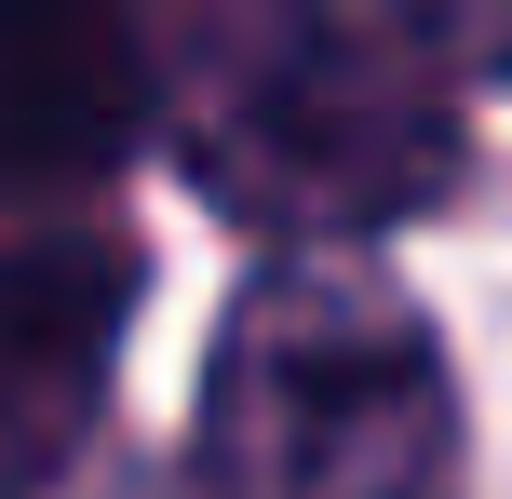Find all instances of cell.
Wrapping results in <instances>:
<instances>
[{"label": "cell", "mask_w": 512, "mask_h": 499, "mask_svg": "<svg viewBox=\"0 0 512 499\" xmlns=\"http://www.w3.org/2000/svg\"><path fill=\"white\" fill-rule=\"evenodd\" d=\"M176 162L270 243H364L459 189L472 135L445 68L337 0H230L176 81Z\"/></svg>", "instance_id": "cell-1"}, {"label": "cell", "mask_w": 512, "mask_h": 499, "mask_svg": "<svg viewBox=\"0 0 512 499\" xmlns=\"http://www.w3.org/2000/svg\"><path fill=\"white\" fill-rule=\"evenodd\" d=\"M216 499H459V378L405 284L337 257L256 270L203 365Z\"/></svg>", "instance_id": "cell-2"}, {"label": "cell", "mask_w": 512, "mask_h": 499, "mask_svg": "<svg viewBox=\"0 0 512 499\" xmlns=\"http://www.w3.org/2000/svg\"><path fill=\"white\" fill-rule=\"evenodd\" d=\"M135 243L108 216H27L0 230V499H54L122 365Z\"/></svg>", "instance_id": "cell-3"}, {"label": "cell", "mask_w": 512, "mask_h": 499, "mask_svg": "<svg viewBox=\"0 0 512 499\" xmlns=\"http://www.w3.org/2000/svg\"><path fill=\"white\" fill-rule=\"evenodd\" d=\"M162 122L149 0H0V203H81Z\"/></svg>", "instance_id": "cell-4"}, {"label": "cell", "mask_w": 512, "mask_h": 499, "mask_svg": "<svg viewBox=\"0 0 512 499\" xmlns=\"http://www.w3.org/2000/svg\"><path fill=\"white\" fill-rule=\"evenodd\" d=\"M378 27L418 54V68H445V81H512V0H378Z\"/></svg>", "instance_id": "cell-5"}]
</instances>
